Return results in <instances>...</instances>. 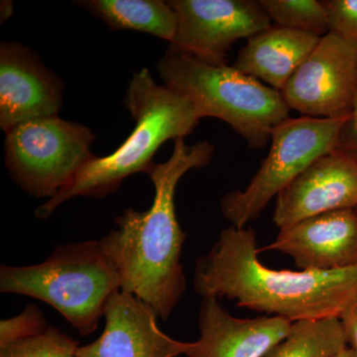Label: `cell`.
I'll return each mask as SVG.
<instances>
[{
    "label": "cell",
    "instance_id": "6da1fadb",
    "mask_svg": "<svg viewBox=\"0 0 357 357\" xmlns=\"http://www.w3.org/2000/svg\"><path fill=\"white\" fill-rule=\"evenodd\" d=\"M213 154L208 141H174L170 158L147 171L155 189L152 206L143 211L128 208L115 218L116 229L100 241L119 270L121 291L146 303L163 319L172 314L187 288L181 263L187 234L176 215V189L185 174L208 165Z\"/></svg>",
    "mask_w": 357,
    "mask_h": 357
},
{
    "label": "cell",
    "instance_id": "7a4b0ae2",
    "mask_svg": "<svg viewBox=\"0 0 357 357\" xmlns=\"http://www.w3.org/2000/svg\"><path fill=\"white\" fill-rule=\"evenodd\" d=\"M255 230L230 225L197 260L195 292L292 323L340 319L357 300V265L333 271L274 270L258 258Z\"/></svg>",
    "mask_w": 357,
    "mask_h": 357
},
{
    "label": "cell",
    "instance_id": "3957f363",
    "mask_svg": "<svg viewBox=\"0 0 357 357\" xmlns=\"http://www.w3.org/2000/svg\"><path fill=\"white\" fill-rule=\"evenodd\" d=\"M124 105L136 121L132 133L114 153L91 159L55 197L36 208L35 217L50 218L70 199L105 198L116 192L129 176L147 173L166 141L190 135L201 121L191 103L155 83L148 69L133 75Z\"/></svg>",
    "mask_w": 357,
    "mask_h": 357
},
{
    "label": "cell",
    "instance_id": "277c9868",
    "mask_svg": "<svg viewBox=\"0 0 357 357\" xmlns=\"http://www.w3.org/2000/svg\"><path fill=\"white\" fill-rule=\"evenodd\" d=\"M157 70L164 86L191 103L199 119L225 121L251 149L266 147L273 129L290 117L280 91L234 66L208 64L168 49Z\"/></svg>",
    "mask_w": 357,
    "mask_h": 357
},
{
    "label": "cell",
    "instance_id": "5b68a950",
    "mask_svg": "<svg viewBox=\"0 0 357 357\" xmlns=\"http://www.w3.org/2000/svg\"><path fill=\"white\" fill-rule=\"evenodd\" d=\"M121 290V275L100 241L61 244L39 264L0 268L2 293L47 303L84 337L95 333Z\"/></svg>",
    "mask_w": 357,
    "mask_h": 357
},
{
    "label": "cell",
    "instance_id": "8992f818",
    "mask_svg": "<svg viewBox=\"0 0 357 357\" xmlns=\"http://www.w3.org/2000/svg\"><path fill=\"white\" fill-rule=\"evenodd\" d=\"M347 116H290L278 124L272 131L266 158L250 183L245 189L230 192L220 201L223 217L239 229L257 220L270 202L317 159L335 151L338 133Z\"/></svg>",
    "mask_w": 357,
    "mask_h": 357
},
{
    "label": "cell",
    "instance_id": "52a82bcc",
    "mask_svg": "<svg viewBox=\"0 0 357 357\" xmlns=\"http://www.w3.org/2000/svg\"><path fill=\"white\" fill-rule=\"evenodd\" d=\"M91 129L59 115L23 122L6 132V163L11 178L36 198L55 197L96 155Z\"/></svg>",
    "mask_w": 357,
    "mask_h": 357
},
{
    "label": "cell",
    "instance_id": "ba28073f",
    "mask_svg": "<svg viewBox=\"0 0 357 357\" xmlns=\"http://www.w3.org/2000/svg\"><path fill=\"white\" fill-rule=\"evenodd\" d=\"M177 15L169 49L211 65H227L234 43L271 27L260 0H171Z\"/></svg>",
    "mask_w": 357,
    "mask_h": 357
},
{
    "label": "cell",
    "instance_id": "9c48e42d",
    "mask_svg": "<svg viewBox=\"0 0 357 357\" xmlns=\"http://www.w3.org/2000/svg\"><path fill=\"white\" fill-rule=\"evenodd\" d=\"M301 116L340 119L351 114L357 96V46L328 32L281 91Z\"/></svg>",
    "mask_w": 357,
    "mask_h": 357
},
{
    "label": "cell",
    "instance_id": "30bf717a",
    "mask_svg": "<svg viewBox=\"0 0 357 357\" xmlns=\"http://www.w3.org/2000/svg\"><path fill=\"white\" fill-rule=\"evenodd\" d=\"M357 208V160L342 152L317 159L277 196L273 222L279 229L328 211Z\"/></svg>",
    "mask_w": 357,
    "mask_h": 357
},
{
    "label": "cell",
    "instance_id": "8fae6325",
    "mask_svg": "<svg viewBox=\"0 0 357 357\" xmlns=\"http://www.w3.org/2000/svg\"><path fill=\"white\" fill-rule=\"evenodd\" d=\"M158 314L123 291L112 295L105 309V330L91 344L79 347L76 357H177L194 342H178L160 330Z\"/></svg>",
    "mask_w": 357,
    "mask_h": 357
},
{
    "label": "cell",
    "instance_id": "7c38bea8",
    "mask_svg": "<svg viewBox=\"0 0 357 357\" xmlns=\"http://www.w3.org/2000/svg\"><path fill=\"white\" fill-rule=\"evenodd\" d=\"M62 84L29 48L14 42L0 46V128L58 115Z\"/></svg>",
    "mask_w": 357,
    "mask_h": 357
},
{
    "label": "cell",
    "instance_id": "4fadbf2b",
    "mask_svg": "<svg viewBox=\"0 0 357 357\" xmlns=\"http://www.w3.org/2000/svg\"><path fill=\"white\" fill-rule=\"evenodd\" d=\"M279 251L301 270L333 271L357 265V208L328 211L280 229L260 251Z\"/></svg>",
    "mask_w": 357,
    "mask_h": 357
},
{
    "label": "cell",
    "instance_id": "5bb4252c",
    "mask_svg": "<svg viewBox=\"0 0 357 357\" xmlns=\"http://www.w3.org/2000/svg\"><path fill=\"white\" fill-rule=\"evenodd\" d=\"M293 323L275 316L239 319L223 309L217 297L202 298L199 340L188 357H265L285 340Z\"/></svg>",
    "mask_w": 357,
    "mask_h": 357
},
{
    "label": "cell",
    "instance_id": "9a60e30c",
    "mask_svg": "<svg viewBox=\"0 0 357 357\" xmlns=\"http://www.w3.org/2000/svg\"><path fill=\"white\" fill-rule=\"evenodd\" d=\"M321 38L272 25L248 40L234 67L281 93Z\"/></svg>",
    "mask_w": 357,
    "mask_h": 357
},
{
    "label": "cell",
    "instance_id": "2e32d148",
    "mask_svg": "<svg viewBox=\"0 0 357 357\" xmlns=\"http://www.w3.org/2000/svg\"><path fill=\"white\" fill-rule=\"evenodd\" d=\"M112 30L147 33L172 43L178 20L168 1L162 0H82L75 2Z\"/></svg>",
    "mask_w": 357,
    "mask_h": 357
},
{
    "label": "cell",
    "instance_id": "e0dca14e",
    "mask_svg": "<svg viewBox=\"0 0 357 357\" xmlns=\"http://www.w3.org/2000/svg\"><path fill=\"white\" fill-rule=\"evenodd\" d=\"M347 347L340 319L300 321L265 357H335Z\"/></svg>",
    "mask_w": 357,
    "mask_h": 357
},
{
    "label": "cell",
    "instance_id": "ac0fdd59",
    "mask_svg": "<svg viewBox=\"0 0 357 357\" xmlns=\"http://www.w3.org/2000/svg\"><path fill=\"white\" fill-rule=\"evenodd\" d=\"M276 26L323 37L330 32L328 13L319 0H260Z\"/></svg>",
    "mask_w": 357,
    "mask_h": 357
},
{
    "label": "cell",
    "instance_id": "d6986e66",
    "mask_svg": "<svg viewBox=\"0 0 357 357\" xmlns=\"http://www.w3.org/2000/svg\"><path fill=\"white\" fill-rule=\"evenodd\" d=\"M79 342L55 326L0 349V357H76Z\"/></svg>",
    "mask_w": 357,
    "mask_h": 357
},
{
    "label": "cell",
    "instance_id": "ffe728a7",
    "mask_svg": "<svg viewBox=\"0 0 357 357\" xmlns=\"http://www.w3.org/2000/svg\"><path fill=\"white\" fill-rule=\"evenodd\" d=\"M48 328L41 310L35 305H27L18 316L0 321V349L40 335Z\"/></svg>",
    "mask_w": 357,
    "mask_h": 357
},
{
    "label": "cell",
    "instance_id": "44dd1931",
    "mask_svg": "<svg viewBox=\"0 0 357 357\" xmlns=\"http://www.w3.org/2000/svg\"><path fill=\"white\" fill-rule=\"evenodd\" d=\"M330 32L335 33L357 46V0H325Z\"/></svg>",
    "mask_w": 357,
    "mask_h": 357
},
{
    "label": "cell",
    "instance_id": "7402d4cb",
    "mask_svg": "<svg viewBox=\"0 0 357 357\" xmlns=\"http://www.w3.org/2000/svg\"><path fill=\"white\" fill-rule=\"evenodd\" d=\"M335 150L357 160V96L351 114L338 133Z\"/></svg>",
    "mask_w": 357,
    "mask_h": 357
},
{
    "label": "cell",
    "instance_id": "603a6c76",
    "mask_svg": "<svg viewBox=\"0 0 357 357\" xmlns=\"http://www.w3.org/2000/svg\"><path fill=\"white\" fill-rule=\"evenodd\" d=\"M349 349L357 356V300L345 310L340 318Z\"/></svg>",
    "mask_w": 357,
    "mask_h": 357
},
{
    "label": "cell",
    "instance_id": "cb8c5ba5",
    "mask_svg": "<svg viewBox=\"0 0 357 357\" xmlns=\"http://www.w3.org/2000/svg\"><path fill=\"white\" fill-rule=\"evenodd\" d=\"M1 21H6L7 18L10 17L13 13V4L11 1H1Z\"/></svg>",
    "mask_w": 357,
    "mask_h": 357
},
{
    "label": "cell",
    "instance_id": "d4e9b609",
    "mask_svg": "<svg viewBox=\"0 0 357 357\" xmlns=\"http://www.w3.org/2000/svg\"><path fill=\"white\" fill-rule=\"evenodd\" d=\"M335 357H357V356L352 349L347 347H345L344 351H340V354H337Z\"/></svg>",
    "mask_w": 357,
    "mask_h": 357
}]
</instances>
